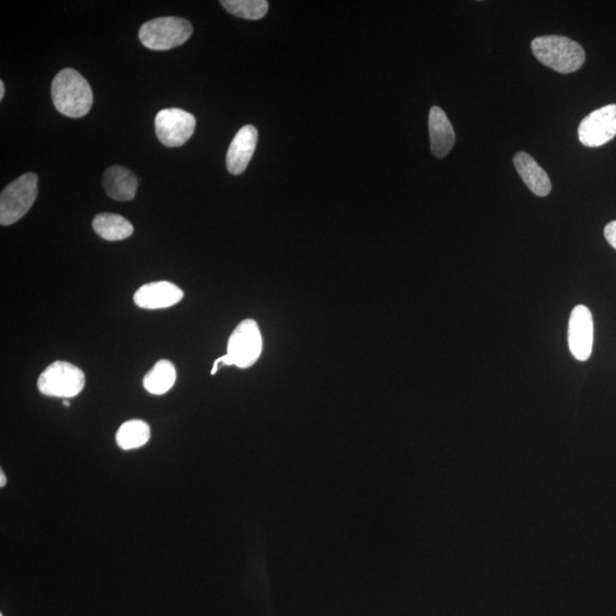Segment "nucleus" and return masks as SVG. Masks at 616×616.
Wrapping results in <instances>:
<instances>
[{
  "label": "nucleus",
  "mask_w": 616,
  "mask_h": 616,
  "mask_svg": "<svg viewBox=\"0 0 616 616\" xmlns=\"http://www.w3.org/2000/svg\"><path fill=\"white\" fill-rule=\"evenodd\" d=\"M52 100L56 110L69 118H81L91 111L94 96L88 81L74 69H63L52 84Z\"/></svg>",
  "instance_id": "f257e3e1"
},
{
  "label": "nucleus",
  "mask_w": 616,
  "mask_h": 616,
  "mask_svg": "<svg viewBox=\"0 0 616 616\" xmlns=\"http://www.w3.org/2000/svg\"><path fill=\"white\" fill-rule=\"evenodd\" d=\"M534 56L546 67L559 74H572L586 61L583 47L574 40L563 36H542L531 44Z\"/></svg>",
  "instance_id": "f03ea898"
},
{
  "label": "nucleus",
  "mask_w": 616,
  "mask_h": 616,
  "mask_svg": "<svg viewBox=\"0 0 616 616\" xmlns=\"http://www.w3.org/2000/svg\"><path fill=\"white\" fill-rule=\"evenodd\" d=\"M263 351V339L256 321L247 319L239 323L229 339L228 354L214 362L212 375H215L218 364L247 369L254 366Z\"/></svg>",
  "instance_id": "7ed1b4c3"
},
{
  "label": "nucleus",
  "mask_w": 616,
  "mask_h": 616,
  "mask_svg": "<svg viewBox=\"0 0 616 616\" xmlns=\"http://www.w3.org/2000/svg\"><path fill=\"white\" fill-rule=\"evenodd\" d=\"M38 194V176L28 173L8 184L0 194V224L19 222L35 204Z\"/></svg>",
  "instance_id": "20e7f679"
},
{
  "label": "nucleus",
  "mask_w": 616,
  "mask_h": 616,
  "mask_svg": "<svg viewBox=\"0 0 616 616\" xmlns=\"http://www.w3.org/2000/svg\"><path fill=\"white\" fill-rule=\"evenodd\" d=\"M192 32L189 21L167 16L144 23L140 29V40L151 51H169L188 42Z\"/></svg>",
  "instance_id": "39448f33"
},
{
  "label": "nucleus",
  "mask_w": 616,
  "mask_h": 616,
  "mask_svg": "<svg viewBox=\"0 0 616 616\" xmlns=\"http://www.w3.org/2000/svg\"><path fill=\"white\" fill-rule=\"evenodd\" d=\"M86 377L83 371L69 362L56 361L38 379L39 392L51 397L71 399L83 391Z\"/></svg>",
  "instance_id": "423d86ee"
},
{
  "label": "nucleus",
  "mask_w": 616,
  "mask_h": 616,
  "mask_svg": "<svg viewBox=\"0 0 616 616\" xmlns=\"http://www.w3.org/2000/svg\"><path fill=\"white\" fill-rule=\"evenodd\" d=\"M154 126H156V133L162 144L168 148H177L182 147L191 139L197 126V120L189 112L169 108L158 113Z\"/></svg>",
  "instance_id": "0eeeda50"
},
{
  "label": "nucleus",
  "mask_w": 616,
  "mask_h": 616,
  "mask_svg": "<svg viewBox=\"0 0 616 616\" xmlns=\"http://www.w3.org/2000/svg\"><path fill=\"white\" fill-rule=\"evenodd\" d=\"M579 140L588 148H598L616 136V104L591 112L581 121Z\"/></svg>",
  "instance_id": "6e6552de"
},
{
  "label": "nucleus",
  "mask_w": 616,
  "mask_h": 616,
  "mask_svg": "<svg viewBox=\"0 0 616 616\" xmlns=\"http://www.w3.org/2000/svg\"><path fill=\"white\" fill-rule=\"evenodd\" d=\"M594 345V319L589 308L578 305L573 308L569 323V346L575 359L589 360Z\"/></svg>",
  "instance_id": "1a4fd4ad"
},
{
  "label": "nucleus",
  "mask_w": 616,
  "mask_h": 616,
  "mask_svg": "<svg viewBox=\"0 0 616 616\" xmlns=\"http://www.w3.org/2000/svg\"><path fill=\"white\" fill-rule=\"evenodd\" d=\"M183 291L168 281L151 282L142 286L134 295V302L144 310H161L172 307L183 299Z\"/></svg>",
  "instance_id": "9d476101"
},
{
  "label": "nucleus",
  "mask_w": 616,
  "mask_h": 616,
  "mask_svg": "<svg viewBox=\"0 0 616 616\" xmlns=\"http://www.w3.org/2000/svg\"><path fill=\"white\" fill-rule=\"evenodd\" d=\"M258 141V132L253 125L242 127L235 135L228 154L226 167L233 175L245 173L251 158H253Z\"/></svg>",
  "instance_id": "9b49d317"
},
{
  "label": "nucleus",
  "mask_w": 616,
  "mask_h": 616,
  "mask_svg": "<svg viewBox=\"0 0 616 616\" xmlns=\"http://www.w3.org/2000/svg\"><path fill=\"white\" fill-rule=\"evenodd\" d=\"M429 137L431 149L436 158L447 157L456 144V133L451 121L440 107H433L429 112Z\"/></svg>",
  "instance_id": "f8f14e48"
},
{
  "label": "nucleus",
  "mask_w": 616,
  "mask_h": 616,
  "mask_svg": "<svg viewBox=\"0 0 616 616\" xmlns=\"http://www.w3.org/2000/svg\"><path fill=\"white\" fill-rule=\"evenodd\" d=\"M102 184L108 196L117 201L133 200L139 188L135 174L120 166H112L105 170Z\"/></svg>",
  "instance_id": "ddd939ff"
},
{
  "label": "nucleus",
  "mask_w": 616,
  "mask_h": 616,
  "mask_svg": "<svg viewBox=\"0 0 616 616\" xmlns=\"http://www.w3.org/2000/svg\"><path fill=\"white\" fill-rule=\"evenodd\" d=\"M517 173L528 188L538 197H547L551 192V182L545 169H542L529 153L517 152L514 157Z\"/></svg>",
  "instance_id": "4468645a"
},
{
  "label": "nucleus",
  "mask_w": 616,
  "mask_h": 616,
  "mask_svg": "<svg viewBox=\"0 0 616 616\" xmlns=\"http://www.w3.org/2000/svg\"><path fill=\"white\" fill-rule=\"evenodd\" d=\"M93 229L102 239L112 242L125 240L134 233L133 224L125 217L109 213L96 215Z\"/></svg>",
  "instance_id": "2eb2a0df"
},
{
  "label": "nucleus",
  "mask_w": 616,
  "mask_h": 616,
  "mask_svg": "<svg viewBox=\"0 0 616 616\" xmlns=\"http://www.w3.org/2000/svg\"><path fill=\"white\" fill-rule=\"evenodd\" d=\"M177 378L174 364L168 360H161L144 377L143 385L153 395L166 394L173 388Z\"/></svg>",
  "instance_id": "dca6fc26"
},
{
  "label": "nucleus",
  "mask_w": 616,
  "mask_h": 616,
  "mask_svg": "<svg viewBox=\"0 0 616 616\" xmlns=\"http://www.w3.org/2000/svg\"><path fill=\"white\" fill-rule=\"evenodd\" d=\"M151 437V429L143 420H129L121 425L116 436L119 448L134 450L144 447Z\"/></svg>",
  "instance_id": "f3484780"
},
{
  "label": "nucleus",
  "mask_w": 616,
  "mask_h": 616,
  "mask_svg": "<svg viewBox=\"0 0 616 616\" xmlns=\"http://www.w3.org/2000/svg\"><path fill=\"white\" fill-rule=\"evenodd\" d=\"M221 4L232 15L246 20H261L269 12L266 0H223Z\"/></svg>",
  "instance_id": "a211bd4d"
},
{
  "label": "nucleus",
  "mask_w": 616,
  "mask_h": 616,
  "mask_svg": "<svg viewBox=\"0 0 616 616\" xmlns=\"http://www.w3.org/2000/svg\"><path fill=\"white\" fill-rule=\"evenodd\" d=\"M604 234L607 242L616 250V221L605 226Z\"/></svg>",
  "instance_id": "6ab92c4d"
},
{
  "label": "nucleus",
  "mask_w": 616,
  "mask_h": 616,
  "mask_svg": "<svg viewBox=\"0 0 616 616\" xmlns=\"http://www.w3.org/2000/svg\"><path fill=\"white\" fill-rule=\"evenodd\" d=\"M5 96V84L4 81H0V100H3Z\"/></svg>",
  "instance_id": "aec40b11"
},
{
  "label": "nucleus",
  "mask_w": 616,
  "mask_h": 616,
  "mask_svg": "<svg viewBox=\"0 0 616 616\" xmlns=\"http://www.w3.org/2000/svg\"><path fill=\"white\" fill-rule=\"evenodd\" d=\"M6 476L2 470V472H0V486H2V488H4V486L6 485Z\"/></svg>",
  "instance_id": "412c9836"
},
{
  "label": "nucleus",
  "mask_w": 616,
  "mask_h": 616,
  "mask_svg": "<svg viewBox=\"0 0 616 616\" xmlns=\"http://www.w3.org/2000/svg\"><path fill=\"white\" fill-rule=\"evenodd\" d=\"M63 404L66 405V407H70V402L68 401H63Z\"/></svg>",
  "instance_id": "4be33fe9"
},
{
  "label": "nucleus",
  "mask_w": 616,
  "mask_h": 616,
  "mask_svg": "<svg viewBox=\"0 0 616 616\" xmlns=\"http://www.w3.org/2000/svg\"><path fill=\"white\" fill-rule=\"evenodd\" d=\"M0 616H3V614H0Z\"/></svg>",
  "instance_id": "5701e85b"
}]
</instances>
